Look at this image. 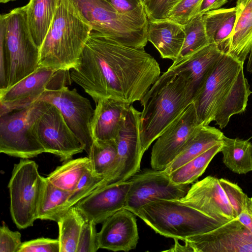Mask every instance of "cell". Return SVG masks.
Segmentation results:
<instances>
[{"instance_id": "603a6c76", "label": "cell", "mask_w": 252, "mask_h": 252, "mask_svg": "<svg viewBox=\"0 0 252 252\" xmlns=\"http://www.w3.org/2000/svg\"><path fill=\"white\" fill-rule=\"evenodd\" d=\"M223 136V133L215 127L209 125L198 126L164 171L169 174L212 146L222 143Z\"/></svg>"}, {"instance_id": "3957f363", "label": "cell", "mask_w": 252, "mask_h": 252, "mask_svg": "<svg viewBox=\"0 0 252 252\" xmlns=\"http://www.w3.org/2000/svg\"><path fill=\"white\" fill-rule=\"evenodd\" d=\"M92 31L70 0H58L53 21L39 48L38 66L57 70L74 67Z\"/></svg>"}, {"instance_id": "7402d4cb", "label": "cell", "mask_w": 252, "mask_h": 252, "mask_svg": "<svg viewBox=\"0 0 252 252\" xmlns=\"http://www.w3.org/2000/svg\"><path fill=\"white\" fill-rule=\"evenodd\" d=\"M223 53L216 44L211 43L184 60L173 63L166 71L172 74H184L194 85L196 90Z\"/></svg>"}, {"instance_id": "2e32d148", "label": "cell", "mask_w": 252, "mask_h": 252, "mask_svg": "<svg viewBox=\"0 0 252 252\" xmlns=\"http://www.w3.org/2000/svg\"><path fill=\"white\" fill-rule=\"evenodd\" d=\"M183 241L193 252H252V234L238 217Z\"/></svg>"}, {"instance_id": "f35d334b", "label": "cell", "mask_w": 252, "mask_h": 252, "mask_svg": "<svg viewBox=\"0 0 252 252\" xmlns=\"http://www.w3.org/2000/svg\"><path fill=\"white\" fill-rule=\"evenodd\" d=\"M176 0H150L144 6L149 20L167 18Z\"/></svg>"}, {"instance_id": "1f68e13d", "label": "cell", "mask_w": 252, "mask_h": 252, "mask_svg": "<svg viewBox=\"0 0 252 252\" xmlns=\"http://www.w3.org/2000/svg\"><path fill=\"white\" fill-rule=\"evenodd\" d=\"M222 142L216 144L169 174L175 184H189L206 170L214 157L220 152Z\"/></svg>"}, {"instance_id": "ac0fdd59", "label": "cell", "mask_w": 252, "mask_h": 252, "mask_svg": "<svg viewBox=\"0 0 252 252\" xmlns=\"http://www.w3.org/2000/svg\"><path fill=\"white\" fill-rule=\"evenodd\" d=\"M131 182L128 180L111 184L95 190L75 206L86 220L96 224L103 223L111 216L125 209Z\"/></svg>"}, {"instance_id": "e575fe53", "label": "cell", "mask_w": 252, "mask_h": 252, "mask_svg": "<svg viewBox=\"0 0 252 252\" xmlns=\"http://www.w3.org/2000/svg\"><path fill=\"white\" fill-rule=\"evenodd\" d=\"M105 178L95 174L91 166L82 176L75 189L71 193L67 205L68 210L99 189Z\"/></svg>"}, {"instance_id": "8992f818", "label": "cell", "mask_w": 252, "mask_h": 252, "mask_svg": "<svg viewBox=\"0 0 252 252\" xmlns=\"http://www.w3.org/2000/svg\"><path fill=\"white\" fill-rule=\"evenodd\" d=\"M132 213L157 233L166 237L182 240L220 225L178 200L153 201Z\"/></svg>"}, {"instance_id": "484cf974", "label": "cell", "mask_w": 252, "mask_h": 252, "mask_svg": "<svg viewBox=\"0 0 252 252\" xmlns=\"http://www.w3.org/2000/svg\"><path fill=\"white\" fill-rule=\"evenodd\" d=\"M57 2L58 0H30L26 5L29 28L39 49L53 21Z\"/></svg>"}, {"instance_id": "74e56055", "label": "cell", "mask_w": 252, "mask_h": 252, "mask_svg": "<svg viewBox=\"0 0 252 252\" xmlns=\"http://www.w3.org/2000/svg\"><path fill=\"white\" fill-rule=\"evenodd\" d=\"M96 225L93 221L86 220L79 236L77 252H95L99 249Z\"/></svg>"}, {"instance_id": "30bf717a", "label": "cell", "mask_w": 252, "mask_h": 252, "mask_svg": "<svg viewBox=\"0 0 252 252\" xmlns=\"http://www.w3.org/2000/svg\"><path fill=\"white\" fill-rule=\"evenodd\" d=\"M71 81L70 70L38 66L14 85L0 89V116L27 107L38 100L45 91L67 86Z\"/></svg>"}, {"instance_id": "c3c4849f", "label": "cell", "mask_w": 252, "mask_h": 252, "mask_svg": "<svg viewBox=\"0 0 252 252\" xmlns=\"http://www.w3.org/2000/svg\"><path fill=\"white\" fill-rule=\"evenodd\" d=\"M15 0H0L1 3H6L10 1H14Z\"/></svg>"}, {"instance_id": "f1b7e54d", "label": "cell", "mask_w": 252, "mask_h": 252, "mask_svg": "<svg viewBox=\"0 0 252 252\" xmlns=\"http://www.w3.org/2000/svg\"><path fill=\"white\" fill-rule=\"evenodd\" d=\"M71 192L59 188L48 181L45 183L37 212V219L58 222L68 211Z\"/></svg>"}, {"instance_id": "bcb514c9", "label": "cell", "mask_w": 252, "mask_h": 252, "mask_svg": "<svg viewBox=\"0 0 252 252\" xmlns=\"http://www.w3.org/2000/svg\"><path fill=\"white\" fill-rule=\"evenodd\" d=\"M251 0H237L236 7L237 10V18L246 5Z\"/></svg>"}, {"instance_id": "ba28073f", "label": "cell", "mask_w": 252, "mask_h": 252, "mask_svg": "<svg viewBox=\"0 0 252 252\" xmlns=\"http://www.w3.org/2000/svg\"><path fill=\"white\" fill-rule=\"evenodd\" d=\"M33 160L21 159L15 164L8 188L10 211L14 223L19 229L33 225L45 183Z\"/></svg>"}, {"instance_id": "836d02e7", "label": "cell", "mask_w": 252, "mask_h": 252, "mask_svg": "<svg viewBox=\"0 0 252 252\" xmlns=\"http://www.w3.org/2000/svg\"><path fill=\"white\" fill-rule=\"evenodd\" d=\"M184 27L186 33L184 44L173 63H178L211 44L206 32L203 14H197Z\"/></svg>"}, {"instance_id": "8d00e7d4", "label": "cell", "mask_w": 252, "mask_h": 252, "mask_svg": "<svg viewBox=\"0 0 252 252\" xmlns=\"http://www.w3.org/2000/svg\"><path fill=\"white\" fill-rule=\"evenodd\" d=\"M219 180L228 200L238 217L245 207L248 196L237 184L223 178L219 179Z\"/></svg>"}, {"instance_id": "4316f807", "label": "cell", "mask_w": 252, "mask_h": 252, "mask_svg": "<svg viewBox=\"0 0 252 252\" xmlns=\"http://www.w3.org/2000/svg\"><path fill=\"white\" fill-rule=\"evenodd\" d=\"M220 152L223 163L233 172L241 175L252 171V143L249 140L224 135Z\"/></svg>"}, {"instance_id": "ffe728a7", "label": "cell", "mask_w": 252, "mask_h": 252, "mask_svg": "<svg viewBox=\"0 0 252 252\" xmlns=\"http://www.w3.org/2000/svg\"><path fill=\"white\" fill-rule=\"evenodd\" d=\"M129 104L112 98L100 99L91 120L94 140L115 139L123 125Z\"/></svg>"}, {"instance_id": "7bdbcfd3", "label": "cell", "mask_w": 252, "mask_h": 252, "mask_svg": "<svg viewBox=\"0 0 252 252\" xmlns=\"http://www.w3.org/2000/svg\"><path fill=\"white\" fill-rule=\"evenodd\" d=\"M237 217L252 234V200L251 198H247L245 207Z\"/></svg>"}, {"instance_id": "7a4b0ae2", "label": "cell", "mask_w": 252, "mask_h": 252, "mask_svg": "<svg viewBox=\"0 0 252 252\" xmlns=\"http://www.w3.org/2000/svg\"><path fill=\"white\" fill-rule=\"evenodd\" d=\"M194 85L184 74L164 72L140 101V142L142 155L191 102Z\"/></svg>"}, {"instance_id": "d590c367", "label": "cell", "mask_w": 252, "mask_h": 252, "mask_svg": "<svg viewBox=\"0 0 252 252\" xmlns=\"http://www.w3.org/2000/svg\"><path fill=\"white\" fill-rule=\"evenodd\" d=\"M203 0H181L170 11L167 19L186 25L198 14Z\"/></svg>"}, {"instance_id": "b9f144b4", "label": "cell", "mask_w": 252, "mask_h": 252, "mask_svg": "<svg viewBox=\"0 0 252 252\" xmlns=\"http://www.w3.org/2000/svg\"><path fill=\"white\" fill-rule=\"evenodd\" d=\"M119 12L127 13L144 7L141 0H107Z\"/></svg>"}, {"instance_id": "5b68a950", "label": "cell", "mask_w": 252, "mask_h": 252, "mask_svg": "<svg viewBox=\"0 0 252 252\" xmlns=\"http://www.w3.org/2000/svg\"><path fill=\"white\" fill-rule=\"evenodd\" d=\"M92 30L129 47L146 45L149 20L145 7L127 13L117 11L107 0H70Z\"/></svg>"}, {"instance_id": "816d5d0a", "label": "cell", "mask_w": 252, "mask_h": 252, "mask_svg": "<svg viewBox=\"0 0 252 252\" xmlns=\"http://www.w3.org/2000/svg\"><path fill=\"white\" fill-rule=\"evenodd\" d=\"M251 199L252 200V197H251Z\"/></svg>"}, {"instance_id": "d6986e66", "label": "cell", "mask_w": 252, "mask_h": 252, "mask_svg": "<svg viewBox=\"0 0 252 252\" xmlns=\"http://www.w3.org/2000/svg\"><path fill=\"white\" fill-rule=\"evenodd\" d=\"M135 215L123 209L107 219L98 232L99 249L126 252L134 249L139 240Z\"/></svg>"}, {"instance_id": "f546056e", "label": "cell", "mask_w": 252, "mask_h": 252, "mask_svg": "<svg viewBox=\"0 0 252 252\" xmlns=\"http://www.w3.org/2000/svg\"><path fill=\"white\" fill-rule=\"evenodd\" d=\"M91 166L89 157L71 158L58 166L45 178L54 186L72 192Z\"/></svg>"}, {"instance_id": "d4e9b609", "label": "cell", "mask_w": 252, "mask_h": 252, "mask_svg": "<svg viewBox=\"0 0 252 252\" xmlns=\"http://www.w3.org/2000/svg\"><path fill=\"white\" fill-rule=\"evenodd\" d=\"M252 93L243 67L239 71L230 90L218 110L214 119L216 124L220 128H224L231 116L244 112L249 96Z\"/></svg>"}, {"instance_id": "f907efd6", "label": "cell", "mask_w": 252, "mask_h": 252, "mask_svg": "<svg viewBox=\"0 0 252 252\" xmlns=\"http://www.w3.org/2000/svg\"><path fill=\"white\" fill-rule=\"evenodd\" d=\"M181 0H176V5L177 3H179Z\"/></svg>"}, {"instance_id": "9a60e30c", "label": "cell", "mask_w": 252, "mask_h": 252, "mask_svg": "<svg viewBox=\"0 0 252 252\" xmlns=\"http://www.w3.org/2000/svg\"><path fill=\"white\" fill-rule=\"evenodd\" d=\"M36 130L45 153L55 155L62 161L69 160L84 151L83 144L68 126L60 110L52 104L49 103L38 121Z\"/></svg>"}, {"instance_id": "ab89813d", "label": "cell", "mask_w": 252, "mask_h": 252, "mask_svg": "<svg viewBox=\"0 0 252 252\" xmlns=\"http://www.w3.org/2000/svg\"><path fill=\"white\" fill-rule=\"evenodd\" d=\"M58 239L39 238L22 243L19 252H60Z\"/></svg>"}, {"instance_id": "83f0119b", "label": "cell", "mask_w": 252, "mask_h": 252, "mask_svg": "<svg viewBox=\"0 0 252 252\" xmlns=\"http://www.w3.org/2000/svg\"><path fill=\"white\" fill-rule=\"evenodd\" d=\"M252 48V0L238 16L226 54L244 63Z\"/></svg>"}, {"instance_id": "4dcf8cb0", "label": "cell", "mask_w": 252, "mask_h": 252, "mask_svg": "<svg viewBox=\"0 0 252 252\" xmlns=\"http://www.w3.org/2000/svg\"><path fill=\"white\" fill-rule=\"evenodd\" d=\"M86 220L74 206L57 222L60 252H77L80 233Z\"/></svg>"}, {"instance_id": "60d3db41", "label": "cell", "mask_w": 252, "mask_h": 252, "mask_svg": "<svg viewBox=\"0 0 252 252\" xmlns=\"http://www.w3.org/2000/svg\"><path fill=\"white\" fill-rule=\"evenodd\" d=\"M22 243L21 233L3 223L0 227V252H19Z\"/></svg>"}, {"instance_id": "f6af8a7d", "label": "cell", "mask_w": 252, "mask_h": 252, "mask_svg": "<svg viewBox=\"0 0 252 252\" xmlns=\"http://www.w3.org/2000/svg\"><path fill=\"white\" fill-rule=\"evenodd\" d=\"M174 241L175 244L169 250H166L165 251L166 252H192L193 250L189 246V245L186 242H185L184 245H180L178 242V239L175 238Z\"/></svg>"}, {"instance_id": "52a82bcc", "label": "cell", "mask_w": 252, "mask_h": 252, "mask_svg": "<svg viewBox=\"0 0 252 252\" xmlns=\"http://www.w3.org/2000/svg\"><path fill=\"white\" fill-rule=\"evenodd\" d=\"M49 103L37 100L23 109L0 116V152L28 159L45 153L36 127Z\"/></svg>"}, {"instance_id": "cb8c5ba5", "label": "cell", "mask_w": 252, "mask_h": 252, "mask_svg": "<svg viewBox=\"0 0 252 252\" xmlns=\"http://www.w3.org/2000/svg\"><path fill=\"white\" fill-rule=\"evenodd\" d=\"M206 32L211 43L227 53L237 20L235 7L210 10L203 14Z\"/></svg>"}, {"instance_id": "7dc6e473", "label": "cell", "mask_w": 252, "mask_h": 252, "mask_svg": "<svg viewBox=\"0 0 252 252\" xmlns=\"http://www.w3.org/2000/svg\"><path fill=\"white\" fill-rule=\"evenodd\" d=\"M246 68L247 71L252 73V48L248 56V61Z\"/></svg>"}, {"instance_id": "681fc988", "label": "cell", "mask_w": 252, "mask_h": 252, "mask_svg": "<svg viewBox=\"0 0 252 252\" xmlns=\"http://www.w3.org/2000/svg\"><path fill=\"white\" fill-rule=\"evenodd\" d=\"M150 0H141V2L144 5L146 3H147Z\"/></svg>"}, {"instance_id": "8fae6325", "label": "cell", "mask_w": 252, "mask_h": 252, "mask_svg": "<svg viewBox=\"0 0 252 252\" xmlns=\"http://www.w3.org/2000/svg\"><path fill=\"white\" fill-rule=\"evenodd\" d=\"M38 100L52 104L60 110L89 155L94 140L91 127L94 109L89 99L80 94L76 89L71 90L65 86L45 91Z\"/></svg>"}, {"instance_id": "44dd1931", "label": "cell", "mask_w": 252, "mask_h": 252, "mask_svg": "<svg viewBox=\"0 0 252 252\" xmlns=\"http://www.w3.org/2000/svg\"><path fill=\"white\" fill-rule=\"evenodd\" d=\"M186 33L183 25L166 19L149 20L147 39L163 59L174 62L183 47Z\"/></svg>"}, {"instance_id": "9c48e42d", "label": "cell", "mask_w": 252, "mask_h": 252, "mask_svg": "<svg viewBox=\"0 0 252 252\" xmlns=\"http://www.w3.org/2000/svg\"><path fill=\"white\" fill-rule=\"evenodd\" d=\"M244 63L226 53L215 63L196 90L192 98L199 126H207L230 90Z\"/></svg>"}, {"instance_id": "e0dca14e", "label": "cell", "mask_w": 252, "mask_h": 252, "mask_svg": "<svg viewBox=\"0 0 252 252\" xmlns=\"http://www.w3.org/2000/svg\"><path fill=\"white\" fill-rule=\"evenodd\" d=\"M178 201L196 209L220 225L237 217L219 179L214 176H208L196 182Z\"/></svg>"}, {"instance_id": "4fadbf2b", "label": "cell", "mask_w": 252, "mask_h": 252, "mask_svg": "<svg viewBox=\"0 0 252 252\" xmlns=\"http://www.w3.org/2000/svg\"><path fill=\"white\" fill-rule=\"evenodd\" d=\"M132 177L125 208L132 212L153 201L179 200L190 188L189 184H174L164 170H146Z\"/></svg>"}, {"instance_id": "5bb4252c", "label": "cell", "mask_w": 252, "mask_h": 252, "mask_svg": "<svg viewBox=\"0 0 252 252\" xmlns=\"http://www.w3.org/2000/svg\"><path fill=\"white\" fill-rule=\"evenodd\" d=\"M198 126L195 106L191 101L156 139L151 152L152 169L164 170Z\"/></svg>"}, {"instance_id": "277c9868", "label": "cell", "mask_w": 252, "mask_h": 252, "mask_svg": "<svg viewBox=\"0 0 252 252\" xmlns=\"http://www.w3.org/2000/svg\"><path fill=\"white\" fill-rule=\"evenodd\" d=\"M0 23V89H4L38 67L39 49L29 28L26 6L1 15Z\"/></svg>"}, {"instance_id": "ee69618b", "label": "cell", "mask_w": 252, "mask_h": 252, "mask_svg": "<svg viewBox=\"0 0 252 252\" xmlns=\"http://www.w3.org/2000/svg\"><path fill=\"white\" fill-rule=\"evenodd\" d=\"M229 0H203L198 14H204L208 11L220 8Z\"/></svg>"}, {"instance_id": "6da1fadb", "label": "cell", "mask_w": 252, "mask_h": 252, "mask_svg": "<svg viewBox=\"0 0 252 252\" xmlns=\"http://www.w3.org/2000/svg\"><path fill=\"white\" fill-rule=\"evenodd\" d=\"M160 74L159 63L144 48L121 45L94 30L70 69L71 81L95 103L109 97L129 105L140 101Z\"/></svg>"}, {"instance_id": "d6a6232c", "label": "cell", "mask_w": 252, "mask_h": 252, "mask_svg": "<svg viewBox=\"0 0 252 252\" xmlns=\"http://www.w3.org/2000/svg\"><path fill=\"white\" fill-rule=\"evenodd\" d=\"M88 157L93 171L106 178L114 169L116 163L117 147L115 140H94Z\"/></svg>"}, {"instance_id": "7c38bea8", "label": "cell", "mask_w": 252, "mask_h": 252, "mask_svg": "<svg viewBox=\"0 0 252 252\" xmlns=\"http://www.w3.org/2000/svg\"><path fill=\"white\" fill-rule=\"evenodd\" d=\"M140 113L131 104L118 136L115 139L117 157L113 171L102 181L100 188L128 180L140 168L143 155L140 142Z\"/></svg>"}]
</instances>
